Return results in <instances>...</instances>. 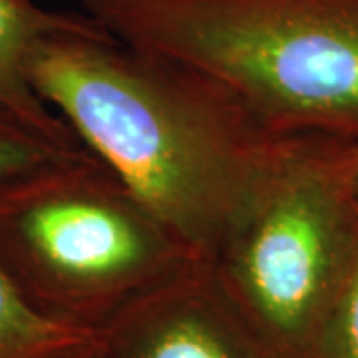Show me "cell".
<instances>
[{
	"label": "cell",
	"mask_w": 358,
	"mask_h": 358,
	"mask_svg": "<svg viewBox=\"0 0 358 358\" xmlns=\"http://www.w3.org/2000/svg\"><path fill=\"white\" fill-rule=\"evenodd\" d=\"M28 80L76 140L207 263L281 145L217 82L115 38L88 14L48 32Z\"/></svg>",
	"instance_id": "6da1fadb"
},
{
	"label": "cell",
	"mask_w": 358,
	"mask_h": 358,
	"mask_svg": "<svg viewBox=\"0 0 358 358\" xmlns=\"http://www.w3.org/2000/svg\"><path fill=\"white\" fill-rule=\"evenodd\" d=\"M115 38L189 66L268 134L358 143V0H78Z\"/></svg>",
	"instance_id": "7a4b0ae2"
},
{
	"label": "cell",
	"mask_w": 358,
	"mask_h": 358,
	"mask_svg": "<svg viewBox=\"0 0 358 358\" xmlns=\"http://www.w3.org/2000/svg\"><path fill=\"white\" fill-rule=\"evenodd\" d=\"M199 261L86 148L0 189V268L42 317L94 334Z\"/></svg>",
	"instance_id": "3957f363"
},
{
	"label": "cell",
	"mask_w": 358,
	"mask_h": 358,
	"mask_svg": "<svg viewBox=\"0 0 358 358\" xmlns=\"http://www.w3.org/2000/svg\"><path fill=\"white\" fill-rule=\"evenodd\" d=\"M358 241V143L287 136L205 265L273 358H313Z\"/></svg>",
	"instance_id": "277c9868"
},
{
	"label": "cell",
	"mask_w": 358,
	"mask_h": 358,
	"mask_svg": "<svg viewBox=\"0 0 358 358\" xmlns=\"http://www.w3.org/2000/svg\"><path fill=\"white\" fill-rule=\"evenodd\" d=\"M94 338L100 358H273L205 263L122 308Z\"/></svg>",
	"instance_id": "5b68a950"
},
{
	"label": "cell",
	"mask_w": 358,
	"mask_h": 358,
	"mask_svg": "<svg viewBox=\"0 0 358 358\" xmlns=\"http://www.w3.org/2000/svg\"><path fill=\"white\" fill-rule=\"evenodd\" d=\"M70 16L46 10L36 0H0V110L62 150H80L72 129L40 100L28 80L34 48Z\"/></svg>",
	"instance_id": "8992f818"
},
{
	"label": "cell",
	"mask_w": 358,
	"mask_h": 358,
	"mask_svg": "<svg viewBox=\"0 0 358 358\" xmlns=\"http://www.w3.org/2000/svg\"><path fill=\"white\" fill-rule=\"evenodd\" d=\"M90 338L42 317L0 268V358H48Z\"/></svg>",
	"instance_id": "52a82bcc"
},
{
	"label": "cell",
	"mask_w": 358,
	"mask_h": 358,
	"mask_svg": "<svg viewBox=\"0 0 358 358\" xmlns=\"http://www.w3.org/2000/svg\"><path fill=\"white\" fill-rule=\"evenodd\" d=\"M313 358H358V241L345 279L322 320Z\"/></svg>",
	"instance_id": "ba28073f"
},
{
	"label": "cell",
	"mask_w": 358,
	"mask_h": 358,
	"mask_svg": "<svg viewBox=\"0 0 358 358\" xmlns=\"http://www.w3.org/2000/svg\"><path fill=\"white\" fill-rule=\"evenodd\" d=\"M70 152L0 110V189Z\"/></svg>",
	"instance_id": "9c48e42d"
},
{
	"label": "cell",
	"mask_w": 358,
	"mask_h": 358,
	"mask_svg": "<svg viewBox=\"0 0 358 358\" xmlns=\"http://www.w3.org/2000/svg\"><path fill=\"white\" fill-rule=\"evenodd\" d=\"M48 358H100L98 355V346H96V338H90L82 345L72 346L68 350H62L58 355H52Z\"/></svg>",
	"instance_id": "30bf717a"
}]
</instances>
